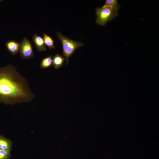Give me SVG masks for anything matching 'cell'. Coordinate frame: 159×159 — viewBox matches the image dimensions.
<instances>
[{"instance_id": "obj_1", "label": "cell", "mask_w": 159, "mask_h": 159, "mask_svg": "<svg viewBox=\"0 0 159 159\" xmlns=\"http://www.w3.org/2000/svg\"><path fill=\"white\" fill-rule=\"evenodd\" d=\"M35 98L26 79L10 64L0 67V103L13 105Z\"/></svg>"}, {"instance_id": "obj_2", "label": "cell", "mask_w": 159, "mask_h": 159, "mask_svg": "<svg viewBox=\"0 0 159 159\" xmlns=\"http://www.w3.org/2000/svg\"><path fill=\"white\" fill-rule=\"evenodd\" d=\"M56 35L61 41L63 48V55L65 58L66 65H67L69 57L78 47L84 45L83 43L73 41L63 35L61 32H57Z\"/></svg>"}, {"instance_id": "obj_3", "label": "cell", "mask_w": 159, "mask_h": 159, "mask_svg": "<svg viewBox=\"0 0 159 159\" xmlns=\"http://www.w3.org/2000/svg\"><path fill=\"white\" fill-rule=\"evenodd\" d=\"M118 10L110 7L96 9V23L101 26H104L107 22L113 19L118 15Z\"/></svg>"}, {"instance_id": "obj_4", "label": "cell", "mask_w": 159, "mask_h": 159, "mask_svg": "<svg viewBox=\"0 0 159 159\" xmlns=\"http://www.w3.org/2000/svg\"><path fill=\"white\" fill-rule=\"evenodd\" d=\"M19 52L22 59H30L34 57L32 45L26 37H24L20 43Z\"/></svg>"}, {"instance_id": "obj_5", "label": "cell", "mask_w": 159, "mask_h": 159, "mask_svg": "<svg viewBox=\"0 0 159 159\" xmlns=\"http://www.w3.org/2000/svg\"><path fill=\"white\" fill-rule=\"evenodd\" d=\"M5 46L9 52L14 56L17 54L19 51L20 43L15 40L8 41Z\"/></svg>"}, {"instance_id": "obj_6", "label": "cell", "mask_w": 159, "mask_h": 159, "mask_svg": "<svg viewBox=\"0 0 159 159\" xmlns=\"http://www.w3.org/2000/svg\"><path fill=\"white\" fill-rule=\"evenodd\" d=\"M32 39L33 43L38 51H42L46 50L44 39L42 36L35 34Z\"/></svg>"}, {"instance_id": "obj_7", "label": "cell", "mask_w": 159, "mask_h": 159, "mask_svg": "<svg viewBox=\"0 0 159 159\" xmlns=\"http://www.w3.org/2000/svg\"><path fill=\"white\" fill-rule=\"evenodd\" d=\"M13 145L12 141L0 135V149L11 151Z\"/></svg>"}, {"instance_id": "obj_8", "label": "cell", "mask_w": 159, "mask_h": 159, "mask_svg": "<svg viewBox=\"0 0 159 159\" xmlns=\"http://www.w3.org/2000/svg\"><path fill=\"white\" fill-rule=\"evenodd\" d=\"M65 58L58 54H56L52 59V65L56 69L62 67L63 65Z\"/></svg>"}, {"instance_id": "obj_9", "label": "cell", "mask_w": 159, "mask_h": 159, "mask_svg": "<svg viewBox=\"0 0 159 159\" xmlns=\"http://www.w3.org/2000/svg\"><path fill=\"white\" fill-rule=\"evenodd\" d=\"M52 57L51 55L43 58L40 62V68L44 69L51 67L52 65Z\"/></svg>"}, {"instance_id": "obj_10", "label": "cell", "mask_w": 159, "mask_h": 159, "mask_svg": "<svg viewBox=\"0 0 159 159\" xmlns=\"http://www.w3.org/2000/svg\"><path fill=\"white\" fill-rule=\"evenodd\" d=\"M43 37L45 45L50 49H54V41L52 38L45 33H43Z\"/></svg>"}, {"instance_id": "obj_11", "label": "cell", "mask_w": 159, "mask_h": 159, "mask_svg": "<svg viewBox=\"0 0 159 159\" xmlns=\"http://www.w3.org/2000/svg\"><path fill=\"white\" fill-rule=\"evenodd\" d=\"M110 7L112 9L118 10L120 8L117 0H106L105 4L102 7Z\"/></svg>"}, {"instance_id": "obj_12", "label": "cell", "mask_w": 159, "mask_h": 159, "mask_svg": "<svg viewBox=\"0 0 159 159\" xmlns=\"http://www.w3.org/2000/svg\"><path fill=\"white\" fill-rule=\"evenodd\" d=\"M11 156V151L0 149V159H9Z\"/></svg>"}]
</instances>
